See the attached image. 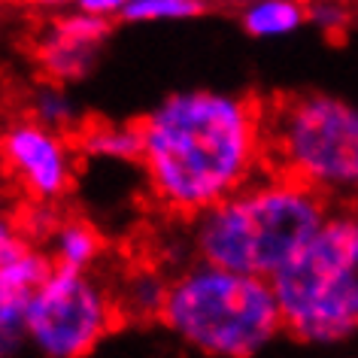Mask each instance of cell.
Listing matches in <instances>:
<instances>
[{
    "label": "cell",
    "instance_id": "cell-3",
    "mask_svg": "<svg viewBox=\"0 0 358 358\" xmlns=\"http://www.w3.org/2000/svg\"><path fill=\"white\" fill-rule=\"evenodd\" d=\"M158 322L179 343L216 358L258 355L285 334L271 280L201 258L170 280Z\"/></svg>",
    "mask_w": 358,
    "mask_h": 358
},
{
    "label": "cell",
    "instance_id": "cell-15",
    "mask_svg": "<svg viewBox=\"0 0 358 358\" xmlns=\"http://www.w3.org/2000/svg\"><path fill=\"white\" fill-rule=\"evenodd\" d=\"M34 119H40L43 124H49V128H55V131H64V134L76 128V113H73V106H70L67 94L61 92L58 85L37 94V101H34Z\"/></svg>",
    "mask_w": 358,
    "mask_h": 358
},
{
    "label": "cell",
    "instance_id": "cell-9",
    "mask_svg": "<svg viewBox=\"0 0 358 358\" xmlns=\"http://www.w3.org/2000/svg\"><path fill=\"white\" fill-rule=\"evenodd\" d=\"M43 246L55 258V264L79 267V271H92L97 258L103 255V237L97 234L92 222L83 219H58L46 228Z\"/></svg>",
    "mask_w": 358,
    "mask_h": 358
},
{
    "label": "cell",
    "instance_id": "cell-10",
    "mask_svg": "<svg viewBox=\"0 0 358 358\" xmlns=\"http://www.w3.org/2000/svg\"><path fill=\"white\" fill-rule=\"evenodd\" d=\"M73 146L83 155L140 164V122H88L73 128Z\"/></svg>",
    "mask_w": 358,
    "mask_h": 358
},
{
    "label": "cell",
    "instance_id": "cell-5",
    "mask_svg": "<svg viewBox=\"0 0 358 358\" xmlns=\"http://www.w3.org/2000/svg\"><path fill=\"white\" fill-rule=\"evenodd\" d=\"M264 167L358 203V106L316 92L264 101Z\"/></svg>",
    "mask_w": 358,
    "mask_h": 358
},
{
    "label": "cell",
    "instance_id": "cell-18",
    "mask_svg": "<svg viewBox=\"0 0 358 358\" xmlns=\"http://www.w3.org/2000/svg\"><path fill=\"white\" fill-rule=\"evenodd\" d=\"M19 198H22V194L13 189V182H10V179H6L3 170H0V219H3V216H10V213L19 210Z\"/></svg>",
    "mask_w": 358,
    "mask_h": 358
},
{
    "label": "cell",
    "instance_id": "cell-8",
    "mask_svg": "<svg viewBox=\"0 0 358 358\" xmlns=\"http://www.w3.org/2000/svg\"><path fill=\"white\" fill-rule=\"evenodd\" d=\"M110 34L113 19L76 10L46 24V31L40 34L37 46H34V55H37V64L46 79H52L55 85L76 83L92 73Z\"/></svg>",
    "mask_w": 358,
    "mask_h": 358
},
{
    "label": "cell",
    "instance_id": "cell-17",
    "mask_svg": "<svg viewBox=\"0 0 358 358\" xmlns=\"http://www.w3.org/2000/svg\"><path fill=\"white\" fill-rule=\"evenodd\" d=\"M124 3H128V0H73L76 10L92 13V15H103V19H115V15L122 19Z\"/></svg>",
    "mask_w": 358,
    "mask_h": 358
},
{
    "label": "cell",
    "instance_id": "cell-11",
    "mask_svg": "<svg viewBox=\"0 0 358 358\" xmlns=\"http://www.w3.org/2000/svg\"><path fill=\"white\" fill-rule=\"evenodd\" d=\"M167 285H170V280L161 271H155V267H134V271L124 276L122 289L119 292L113 289L122 319L158 322L161 310H164Z\"/></svg>",
    "mask_w": 358,
    "mask_h": 358
},
{
    "label": "cell",
    "instance_id": "cell-6",
    "mask_svg": "<svg viewBox=\"0 0 358 358\" xmlns=\"http://www.w3.org/2000/svg\"><path fill=\"white\" fill-rule=\"evenodd\" d=\"M119 322L122 313L113 289L92 276V271L64 264H55L24 313L28 343L49 358L92 355Z\"/></svg>",
    "mask_w": 358,
    "mask_h": 358
},
{
    "label": "cell",
    "instance_id": "cell-14",
    "mask_svg": "<svg viewBox=\"0 0 358 358\" xmlns=\"http://www.w3.org/2000/svg\"><path fill=\"white\" fill-rule=\"evenodd\" d=\"M24 313H28V303L0 289V358L15 355L19 349L28 346Z\"/></svg>",
    "mask_w": 358,
    "mask_h": 358
},
{
    "label": "cell",
    "instance_id": "cell-7",
    "mask_svg": "<svg viewBox=\"0 0 358 358\" xmlns=\"http://www.w3.org/2000/svg\"><path fill=\"white\" fill-rule=\"evenodd\" d=\"M76 146L40 119L13 122L0 134V170L31 203H55L73 185Z\"/></svg>",
    "mask_w": 358,
    "mask_h": 358
},
{
    "label": "cell",
    "instance_id": "cell-19",
    "mask_svg": "<svg viewBox=\"0 0 358 358\" xmlns=\"http://www.w3.org/2000/svg\"><path fill=\"white\" fill-rule=\"evenodd\" d=\"M207 3H222V6H246V3H252V0H207Z\"/></svg>",
    "mask_w": 358,
    "mask_h": 358
},
{
    "label": "cell",
    "instance_id": "cell-13",
    "mask_svg": "<svg viewBox=\"0 0 358 358\" xmlns=\"http://www.w3.org/2000/svg\"><path fill=\"white\" fill-rule=\"evenodd\" d=\"M207 0H128L122 10L124 22H176L194 19L207 10Z\"/></svg>",
    "mask_w": 358,
    "mask_h": 358
},
{
    "label": "cell",
    "instance_id": "cell-16",
    "mask_svg": "<svg viewBox=\"0 0 358 358\" xmlns=\"http://www.w3.org/2000/svg\"><path fill=\"white\" fill-rule=\"evenodd\" d=\"M307 22H313L316 28L328 31V34H334L349 24V10L343 0H307Z\"/></svg>",
    "mask_w": 358,
    "mask_h": 358
},
{
    "label": "cell",
    "instance_id": "cell-4",
    "mask_svg": "<svg viewBox=\"0 0 358 358\" xmlns=\"http://www.w3.org/2000/svg\"><path fill=\"white\" fill-rule=\"evenodd\" d=\"M271 285L285 334L298 343L328 346L358 334V203H331Z\"/></svg>",
    "mask_w": 358,
    "mask_h": 358
},
{
    "label": "cell",
    "instance_id": "cell-12",
    "mask_svg": "<svg viewBox=\"0 0 358 358\" xmlns=\"http://www.w3.org/2000/svg\"><path fill=\"white\" fill-rule=\"evenodd\" d=\"M307 0H252L243 6V28L252 37L273 40L303 28Z\"/></svg>",
    "mask_w": 358,
    "mask_h": 358
},
{
    "label": "cell",
    "instance_id": "cell-1",
    "mask_svg": "<svg viewBox=\"0 0 358 358\" xmlns=\"http://www.w3.org/2000/svg\"><path fill=\"white\" fill-rule=\"evenodd\" d=\"M140 167L152 201L192 222L264 170V101L176 92L140 119Z\"/></svg>",
    "mask_w": 358,
    "mask_h": 358
},
{
    "label": "cell",
    "instance_id": "cell-2",
    "mask_svg": "<svg viewBox=\"0 0 358 358\" xmlns=\"http://www.w3.org/2000/svg\"><path fill=\"white\" fill-rule=\"evenodd\" d=\"M328 210L325 194L264 167L192 219V246L201 262L271 280L307 243Z\"/></svg>",
    "mask_w": 358,
    "mask_h": 358
},
{
    "label": "cell",
    "instance_id": "cell-20",
    "mask_svg": "<svg viewBox=\"0 0 358 358\" xmlns=\"http://www.w3.org/2000/svg\"><path fill=\"white\" fill-rule=\"evenodd\" d=\"M34 3H43V6H61V3H73V0H34Z\"/></svg>",
    "mask_w": 358,
    "mask_h": 358
}]
</instances>
